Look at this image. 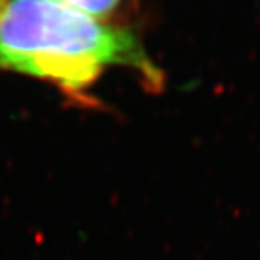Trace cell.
Wrapping results in <instances>:
<instances>
[{"instance_id":"1","label":"cell","mask_w":260,"mask_h":260,"mask_svg":"<svg viewBox=\"0 0 260 260\" xmlns=\"http://www.w3.org/2000/svg\"><path fill=\"white\" fill-rule=\"evenodd\" d=\"M113 66L138 74L149 91L163 86V72L127 28L60 0H8L0 11V71L44 80L88 104L86 91Z\"/></svg>"},{"instance_id":"3","label":"cell","mask_w":260,"mask_h":260,"mask_svg":"<svg viewBox=\"0 0 260 260\" xmlns=\"http://www.w3.org/2000/svg\"><path fill=\"white\" fill-rule=\"evenodd\" d=\"M8 4V0H0V11H2L4 10V7Z\"/></svg>"},{"instance_id":"2","label":"cell","mask_w":260,"mask_h":260,"mask_svg":"<svg viewBox=\"0 0 260 260\" xmlns=\"http://www.w3.org/2000/svg\"><path fill=\"white\" fill-rule=\"evenodd\" d=\"M60 2L83 14L94 17L98 21H102L104 17L119 7L121 0H60Z\"/></svg>"}]
</instances>
